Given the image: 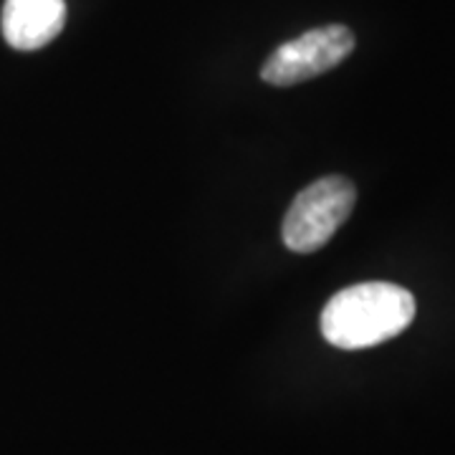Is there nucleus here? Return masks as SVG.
I'll return each mask as SVG.
<instances>
[{"mask_svg":"<svg viewBox=\"0 0 455 455\" xmlns=\"http://www.w3.org/2000/svg\"><path fill=\"white\" fill-rule=\"evenodd\" d=\"M415 319V296L387 281L334 293L322 311V334L339 349H367L400 337Z\"/></svg>","mask_w":455,"mask_h":455,"instance_id":"nucleus-1","label":"nucleus"},{"mask_svg":"<svg viewBox=\"0 0 455 455\" xmlns=\"http://www.w3.org/2000/svg\"><path fill=\"white\" fill-rule=\"evenodd\" d=\"M357 203L355 185L341 175L311 182L293 197L291 208L283 215L281 238L293 253H314L324 248L339 230Z\"/></svg>","mask_w":455,"mask_h":455,"instance_id":"nucleus-2","label":"nucleus"},{"mask_svg":"<svg viewBox=\"0 0 455 455\" xmlns=\"http://www.w3.org/2000/svg\"><path fill=\"white\" fill-rule=\"evenodd\" d=\"M355 33L347 26H322L281 44L260 68V79L271 86H293L316 79L339 66L355 51Z\"/></svg>","mask_w":455,"mask_h":455,"instance_id":"nucleus-3","label":"nucleus"},{"mask_svg":"<svg viewBox=\"0 0 455 455\" xmlns=\"http://www.w3.org/2000/svg\"><path fill=\"white\" fill-rule=\"evenodd\" d=\"M66 0H5L0 28L8 46L38 51L64 31Z\"/></svg>","mask_w":455,"mask_h":455,"instance_id":"nucleus-4","label":"nucleus"}]
</instances>
